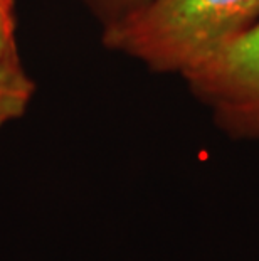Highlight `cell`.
I'll use <instances>...</instances> for the list:
<instances>
[{"instance_id": "obj_1", "label": "cell", "mask_w": 259, "mask_h": 261, "mask_svg": "<svg viewBox=\"0 0 259 261\" xmlns=\"http://www.w3.org/2000/svg\"><path fill=\"white\" fill-rule=\"evenodd\" d=\"M259 20V0H150L104 27L108 49L157 73L185 76Z\"/></svg>"}, {"instance_id": "obj_4", "label": "cell", "mask_w": 259, "mask_h": 261, "mask_svg": "<svg viewBox=\"0 0 259 261\" xmlns=\"http://www.w3.org/2000/svg\"><path fill=\"white\" fill-rule=\"evenodd\" d=\"M95 12L104 20V27L133 14L150 0H88Z\"/></svg>"}, {"instance_id": "obj_2", "label": "cell", "mask_w": 259, "mask_h": 261, "mask_svg": "<svg viewBox=\"0 0 259 261\" xmlns=\"http://www.w3.org/2000/svg\"><path fill=\"white\" fill-rule=\"evenodd\" d=\"M182 77L224 135L259 142V20Z\"/></svg>"}, {"instance_id": "obj_5", "label": "cell", "mask_w": 259, "mask_h": 261, "mask_svg": "<svg viewBox=\"0 0 259 261\" xmlns=\"http://www.w3.org/2000/svg\"><path fill=\"white\" fill-rule=\"evenodd\" d=\"M10 53H17L14 2L12 0H0V54Z\"/></svg>"}, {"instance_id": "obj_3", "label": "cell", "mask_w": 259, "mask_h": 261, "mask_svg": "<svg viewBox=\"0 0 259 261\" xmlns=\"http://www.w3.org/2000/svg\"><path fill=\"white\" fill-rule=\"evenodd\" d=\"M34 85L22 69L17 53L0 54V128L24 115Z\"/></svg>"}]
</instances>
